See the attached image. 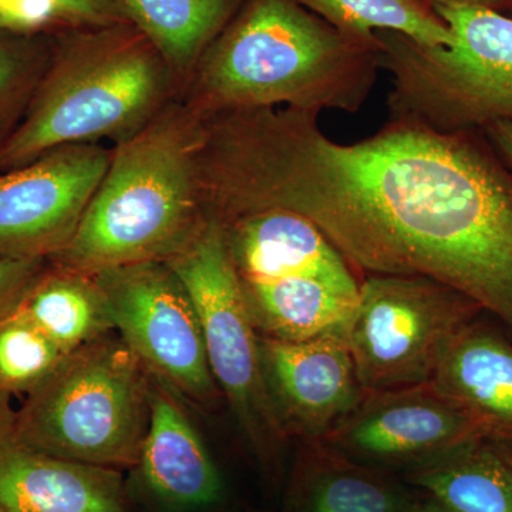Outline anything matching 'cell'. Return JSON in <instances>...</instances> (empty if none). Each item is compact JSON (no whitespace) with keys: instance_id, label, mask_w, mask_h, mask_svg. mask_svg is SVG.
<instances>
[{"instance_id":"ac0fdd59","label":"cell","mask_w":512,"mask_h":512,"mask_svg":"<svg viewBox=\"0 0 512 512\" xmlns=\"http://www.w3.org/2000/svg\"><path fill=\"white\" fill-rule=\"evenodd\" d=\"M400 478L453 512H512V440L480 434Z\"/></svg>"},{"instance_id":"4dcf8cb0","label":"cell","mask_w":512,"mask_h":512,"mask_svg":"<svg viewBox=\"0 0 512 512\" xmlns=\"http://www.w3.org/2000/svg\"><path fill=\"white\" fill-rule=\"evenodd\" d=\"M424 2L430 3V0H424ZM430 5H431V3H430Z\"/></svg>"},{"instance_id":"5b68a950","label":"cell","mask_w":512,"mask_h":512,"mask_svg":"<svg viewBox=\"0 0 512 512\" xmlns=\"http://www.w3.org/2000/svg\"><path fill=\"white\" fill-rule=\"evenodd\" d=\"M431 8L453 35L448 47L376 35L392 82L389 120L447 133L512 120V18L457 0H433Z\"/></svg>"},{"instance_id":"f546056e","label":"cell","mask_w":512,"mask_h":512,"mask_svg":"<svg viewBox=\"0 0 512 512\" xmlns=\"http://www.w3.org/2000/svg\"><path fill=\"white\" fill-rule=\"evenodd\" d=\"M431 2H433V0H430V3ZM457 2L474 3V5H481L485 6V8H488L490 3L498 2V0H457Z\"/></svg>"},{"instance_id":"484cf974","label":"cell","mask_w":512,"mask_h":512,"mask_svg":"<svg viewBox=\"0 0 512 512\" xmlns=\"http://www.w3.org/2000/svg\"><path fill=\"white\" fill-rule=\"evenodd\" d=\"M45 264L42 259L0 256V319L18 305L30 282Z\"/></svg>"},{"instance_id":"30bf717a","label":"cell","mask_w":512,"mask_h":512,"mask_svg":"<svg viewBox=\"0 0 512 512\" xmlns=\"http://www.w3.org/2000/svg\"><path fill=\"white\" fill-rule=\"evenodd\" d=\"M111 150L70 144L0 173V256L49 261L73 238Z\"/></svg>"},{"instance_id":"7a4b0ae2","label":"cell","mask_w":512,"mask_h":512,"mask_svg":"<svg viewBox=\"0 0 512 512\" xmlns=\"http://www.w3.org/2000/svg\"><path fill=\"white\" fill-rule=\"evenodd\" d=\"M379 45L339 32L295 0H252L205 50L181 99L200 116L228 111L365 106Z\"/></svg>"},{"instance_id":"9a60e30c","label":"cell","mask_w":512,"mask_h":512,"mask_svg":"<svg viewBox=\"0 0 512 512\" xmlns=\"http://www.w3.org/2000/svg\"><path fill=\"white\" fill-rule=\"evenodd\" d=\"M137 467L150 493L174 510H205L221 500L224 485L210 451L156 383L148 382V424Z\"/></svg>"},{"instance_id":"4fadbf2b","label":"cell","mask_w":512,"mask_h":512,"mask_svg":"<svg viewBox=\"0 0 512 512\" xmlns=\"http://www.w3.org/2000/svg\"><path fill=\"white\" fill-rule=\"evenodd\" d=\"M221 225L239 278L313 279L359 299L362 278L318 225L298 212H252Z\"/></svg>"},{"instance_id":"cb8c5ba5","label":"cell","mask_w":512,"mask_h":512,"mask_svg":"<svg viewBox=\"0 0 512 512\" xmlns=\"http://www.w3.org/2000/svg\"><path fill=\"white\" fill-rule=\"evenodd\" d=\"M40 33L0 30V153L22 123L49 66L53 47L37 39Z\"/></svg>"},{"instance_id":"d4e9b609","label":"cell","mask_w":512,"mask_h":512,"mask_svg":"<svg viewBox=\"0 0 512 512\" xmlns=\"http://www.w3.org/2000/svg\"><path fill=\"white\" fill-rule=\"evenodd\" d=\"M30 32L97 30L131 25L117 0H0Z\"/></svg>"},{"instance_id":"d6986e66","label":"cell","mask_w":512,"mask_h":512,"mask_svg":"<svg viewBox=\"0 0 512 512\" xmlns=\"http://www.w3.org/2000/svg\"><path fill=\"white\" fill-rule=\"evenodd\" d=\"M16 308L67 355L114 330L93 275L55 262L46 261Z\"/></svg>"},{"instance_id":"3957f363","label":"cell","mask_w":512,"mask_h":512,"mask_svg":"<svg viewBox=\"0 0 512 512\" xmlns=\"http://www.w3.org/2000/svg\"><path fill=\"white\" fill-rule=\"evenodd\" d=\"M201 133L200 114L178 96L111 148L73 238L49 261L93 274L177 254L205 221L197 175Z\"/></svg>"},{"instance_id":"ffe728a7","label":"cell","mask_w":512,"mask_h":512,"mask_svg":"<svg viewBox=\"0 0 512 512\" xmlns=\"http://www.w3.org/2000/svg\"><path fill=\"white\" fill-rule=\"evenodd\" d=\"M239 279L252 322L264 338L301 342L345 332L355 311L357 301L313 279Z\"/></svg>"},{"instance_id":"5bb4252c","label":"cell","mask_w":512,"mask_h":512,"mask_svg":"<svg viewBox=\"0 0 512 512\" xmlns=\"http://www.w3.org/2000/svg\"><path fill=\"white\" fill-rule=\"evenodd\" d=\"M0 512H128L114 468L49 456L16 436L12 410L0 403Z\"/></svg>"},{"instance_id":"f1b7e54d","label":"cell","mask_w":512,"mask_h":512,"mask_svg":"<svg viewBox=\"0 0 512 512\" xmlns=\"http://www.w3.org/2000/svg\"><path fill=\"white\" fill-rule=\"evenodd\" d=\"M416 512H453L447 510L443 505L436 503V501L430 500V498L423 497L421 495V501L419 504V508H417Z\"/></svg>"},{"instance_id":"ba28073f","label":"cell","mask_w":512,"mask_h":512,"mask_svg":"<svg viewBox=\"0 0 512 512\" xmlns=\"http://www.w3.org/2000/svg\"><path fill=\"white\" fill-rule=\"evenodd\" d=\"M483 309L424 276L367 275L346 328L365 392L431 383L454 339Z\"/></svg>"},{"instance_id":"603a6c76","label":"cell","mask_w":512,"mask_h":512,"mask_svg":"<svg viewBox=\"0 0 512 512\" xmlns=\"http://www.w3.org/2000/svg\"><path fill=\"white\" fill-rule=\"evenodd\" d=\"M66 356L15 306L0 319V403L28 396Z\"/></svg>"},{"instance_id":"83f0119b","label":"cell","mask_w":512,"mask_h":512,"mask_svg":"<svg viewBox=\"0 0 512 512\" xmlns=\"http://www.w3.org/2000/svg\"><path fill=\"white\" fill-rule=\"evenodd\" d=\"M0 30H8V32H20V33H37L30 32L22 22L18 19L13 18L8 12H5L0 8Z\"/></svg>"},{"instance_id":"9c48e42d","label":"cell","mask_w":512,"mask_h":512,"mask_svg":"<svg viewBox=\"0 0 512 512\" xmlns=\"http://www.w3.org/2000/svg\"><path fill=\"white\" fill-rule=\"evenodd\" d=\"M114 330L151 375L192 402L221 396L212 376L200 318L187 289L164 261L93 272Z\"/></svg>"},{"instance_id":"52a82bcc","label":"cell","mask_w":512,"mask_h":512,"mask_svg":"<svg viewBox=\"0 0 512 512\" xmlns=\"http://www.w3.org/2000/svg\"><path fill=\"white\" fill-rule=\"evenodd\" d=\"M164 262L194 303L218 389L231 404L259 463L276 473L288 439L266 393L259 333L229 256L224 228L205 218L194 237Z\"/></svg>"},{"instance_id":"2e32d148","label":"cell","mask_w":512,"mask_h":512,"mask_svg":"<svg viewBox=\"0 0 512 512\" xmlns=\"http://www.w3.org/2000/svg\"><path fill=\"white\" fill-rule=\"evenodd\" d=\"M301 444L286 512H416L421 494L387 471L363 466L322 441Z\"/></svg>"},{"instance_id":"8fae6325","label":"cell","mask_w":512,"mask_h":512,"mask_svg":"<svg viewBox=\"0 0 512 512\" xmlns=\"http://www.w3.org/2000/svg\"><path fill=\"white\" fill-rule=\"evenodd\" d=\"M481 430L433 383L365 392L322 443L363 466L402 476Z\"/></svg>"},{"instance_id":"44dd1931","label":"cell","mask_w":512,"mask_h":512,"mask_svg":"<svg viewBox=\"0 0 512 512\" xmlns=\"http://www.w3.org/2000/svg\"><path fill=\"white\" fill-rule=\"evenodd\" d=\"M170 67L181 90L241 0H117Z\"/></svg>"},{"instance_id":"277c9868","label":"cell","mask_w":512,"mask_h":512,"mask_svg":"<svg viewBox=\"0 0 512 512\" xmlns=\"http://www.w3.org/2000/svg\"><path fill=\"white\" fill-rule=\"evenodd\" d=\"M180 92L170 67L136 26L83 30L53 49L22 123L0 153V173L57 147L117 146Z\"/></svg>"},{"instance_id":"4316f807","label":"cell","mask_w":512,"mask_h":512,"mask_svg":"<svg viewBox=\"0 0 512 512\" xmlns=\"http://www.w3.org/2000/svg\"><path fill=\"white\" fill-rule=\"evenodd\" d=\"M485 133L504 163L512 170V120L494 121L485 127Z\"/></svg>"},{"instance_id":"8992f818","label":"cell","mask_w":512,"mask_h":512,"mask_svg":"<svg viewBox=\"0 0 512 512\" xmlns=\"http://www.w3.org/2000/svg\"><path fill=\"white\" fill-rule=\"evenodd\" d=\"M147 369L110 333L63 362L12 410L16 436L49 456L137 467L148 424Z\"/></svg>"},{"instance_id":"7402d4cb","label":"cell","mask_w":512,"mask_h":512,"mask_svg":"<svg viewBox=\"0 0 512 512\" xmlns=\"http://www.w3.org/2000/svg\"><path fill=\"white\" fill-rule=\"evenodd\" d=\"M346 36L379 45L377 33H399L424 47H448L453 35L424 0H295Z\"/></svg>"},{"instance_id":"e0dca14e","label":"cell","mask_w":512,"mask_h":512,"mask_svg":"<svg viewBox=\"0 0 512 512\" xmlns=\"http://www.w3.org/2000/svg\"><path fill=\"white\" fill-rule=\"evenodd\" d=\"M433 386L484 436L512 440V343L480 318L454 339Z\"/></svg>"},{"instance_id":"7c38bea8","label":"cell","mask_w":512,"mask_h":512,"mask_svg":"<svg viewBox=\"0 0 512 512\" xmlns=\"http://www.w3.org/2000/svg\"><path fill=\"white\" fill-rule=\"evenodd\" d=\"M259 343L266 393L286 439L322 441L362 399L346 330L301 342L259 336Z\"/></svg>"},{"instance_id":"6da1fadb","label":"cell","mask_w":512,"mask_h":512,"mask_svg":"<svg viewBox=\"0 0 512 512\" xmlns=\"http://www.w3.org/2000/svg\"><path fill=\"white\" fill-rule=\"evenodd\" d=\"M320 113L207 117L197 157L202 207L224 224L298 212L367 275L424 276L456 289L512 332V173L470 131L387 120L352 144Z\"/></svg>"}]
</instances>
